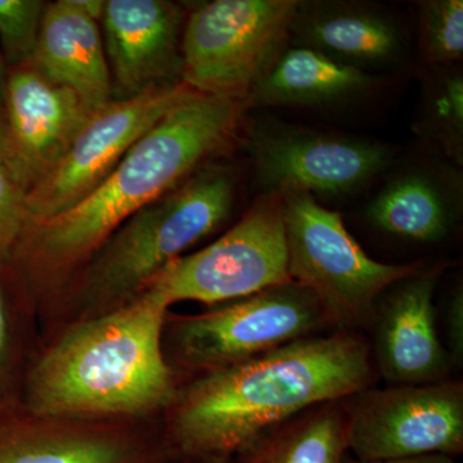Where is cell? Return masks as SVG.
<instances>
[{"label":"cell","instance_id":"6da1fadb","mask_svg":"<svg viewBox=\"0 0 463 463\" xmlns=\"http://www.w3.org/2000/svg\"><path fill=\"white\" fill-rule=\"evenodd\" d=\"M371 381L364 337L340 331L292 341L192 383L174 402L173 446L190 459L231 458L270 429L353 397Z\"/></svg>","mask_w":463,"mask_h":463},{"label":"cell","instance_id":"7a4b0ae2","mask_svg":"<svg viewBox=\"0 0 463 463\" xmlns=\"http://www.w3.org/2000/svg\"><path fill=\"white\" fill-rule=\"evenodd\" d=\"M246 109L245 100L194 91L155 124L84 199L60 214L27 223L11 260L18 259L33 272L53 276L88 263L130 216L230 147L242 129Z\"/></svg>","mask_w":463,"mask_h":463},{"label":"cell","instance_id":"3957f363","mask_svg":"<svg viewBox=\"0 0 463 463\" xmlns=\"http://www.w3.org/2000/svg\"><path fill=\"white\" fill-rule=\"evenodd\" d=\"M167 309L146 289L70 328L30 374L32 412L51 419L138 416L174 404L178 394L163 352Z\"/></svg>","mask_w":463,"mask_h":463},{"label":"cell","instance_id":"277c9868","mask_svg":"<svg viewBox=\"0 0 463 463\" xmlns=\"http://www.w3.org/2000/svg\"><path fill=\"white\" fill-rule=\"evenodd\" d=\"M236 179L224 166H203L187 181L121 224L88 261L83 295L90 303L123 306L228 215ZM114 307V309H115Z\"/></svg>","mask_w":463,"mask_h":463},{"label":"cell","instance_id":"5b68a950","mask_svg":"<svg viewBox=\"0 0 463 463\" xmlns=\"http://www.w3.org/2000/svg\"><path fill=\"white\" fill-rule=\"evenodd\" d=\"M282 194L288 276L315 295L328 325L364 327L373 321L381 297L423 270L421 263L385 264L362 250L339 213L306 192Z\"/></svg>","mask_w":463,"mask_h":463},{"label":"cell","instance_id":"8992f818","mask_svg":"<svg viewBox=\"0 0 463 463\" xmlns=\"http://www.w3.org/2000/svg\"><path fill=\"white\" fill-rule=\"evenodd\" d=\"M297 0H214L182 32L181 80L207 96L245 100L288 45Z\"/></svg>","mask_w":463,"mask_h":463},{"label":"cell","instance_id":"52a82bcc","mask_svg":"<svg viewBox=\"0 0 463 463\" xmlns=\"http://www.w3.org/2000/svg\"><path fill=\"white\" fill-rule=\"evenodd\" d=\"M289 281L282 194H260L239 223L167 264L146 289L169 307L187 300L221 306Z\"/></svg>","mask_w":463,"mask_h":463},{"label":"cell","instance_id":"ba28073f","mask_svg":"<svg viewBox=\"0 0 463 463\" xmlns=\"http://www.w3.org/2000/svg\"><path fill=\"white\" fill-rule=\"evenodd\" d=\"M346 401V446L354 458H455L463 452V385L458 381L367 388Z\"/></svg>","mask_w":463,"mask_h":463},{"label":"cell","instance_id":"9c48e42d","mask_svg":"<svg viewBox=\"0 0 463 463\" xmlns=\"http://www.w3.org/2000/svg\"><path fill=\"white\" fill-rule=\"evenodd\" d=\"M326 325L315 295L289 281L179 319L173 336L185 364L210 373L315 336Z\"/></svg>","mask_w":463,"mask_h":463},{"label":"cell","instance_id":"30bf717a","mask_svg":"<svg viewBox=\"0 0 463 463\" xmlns=\"http://www.w3.org/2000/svg\"><path fill=\"white\" fill-rule=\"evenodd\" d=\"M194 91L183 81L160 85L129 99H114L94 112L57 165L27 192V223L60 214L84 199Z\"/></svg>","mask_w":463,"mask_h":463},{"label":"cell","instance_id":"8fae6325","mask_svg":"<svg viewBox=\"0 0 463 463\" xmlns=\"http://www.w3.org/2000/svg\"><path fill=\"white\" fill-rule=\"evenodd\" d=\"M261 194L340 196L364 187L392 164L383 143L261 121L250 136Z\"/></svg>","mask_w":463,"mask_h":463},{"label":"cell","instance_id":"7c38bea8","mask_svg":"<svg viewBox=\"0 0 463 463\" xmlns=\"http://www.w3.org/2000/svg\"><path fill=\"white\" fill-rule=\"evenodd\" d=\"M93 114L75 91L43 74L32 60L8 67L3 115L14 169L29 190L57 165Z\"/></svg>","mask_w":463,"mask_h":463},{"label":"cell","instance_id":"4fadbf2b","mask_svg":"<svg viewBox=\"0 0 463 463\" xmlns=\"http://www.w3.org/2000/svg\"><path fill=\"white\" fill-rule=\"evenodd\" d=\"M182 23L181 5L166 0L106 2L100 32L118 99L182 81Z\"/></svg>","mask_w":463,"mask_h":463},{"label":"cell","instance_id":"5bb4252c","mask_svg":"<svg viewBox=\"0 0 463 463\" xmlns=\"http://www.w3.org/2000/svg\"><path fill=\"white\" fill-rule=\"evenodd\" d=\"M443 268L435 265L386 291L374 313V358L390 385L446 381L452 370L439 339L434 295Z\"/></svg>","mask_w":463,"mask_h":463},{"label":"cell","instance_id":"9a60e30c","mask_svg":"<svg viewBox=\"0 0 463 463\" xmlns=\"http://www.w3.org/2000/svg\"><path fill=\"white\" fill-rule=\"evenodd\" d=\"M289 38L365 72L395 65L404 52L403 35L392 17L349 3H298Z\"/></svg>","mask_w":463,"mask_h":463},{"label":"cell","instance_id":"2e32d148","mask_svg":"<svg viewBox=\"0 0 463 463\" xmlns=\"http://www.w3.org/2000/svg\"><path fill=\"white\" fill-rule=\"evenodd\" d=\"M32 62L75 91L90 111L114 99L99 23L79 11L72 0L48 3Z\"/></svg>","mask_w":463,"mask_h":463},{"label":"cell","instance_id":"e0dca14e","mask_svg":"<svg viewBox=\"0 0 463 463\" xmlns=\"http://www.w3.org/2000/svg\"><path fill=\"white\" fill-rule=\"evenodd\" d=\"M373 72L344 65L310 48L288 45L250 94L249 108H327L370 93Z\"/></svg>","mask_w":463,"mask_h":463},{"label":"cell","instance_id":"ac0fdd59","mask_svg":"<svg viewBox=\"0 0 463 463\" xmlns=\"http://www.w3.org/2000/svg\"><path fill=\"white\" fill-rule=\"evenodd\" d=\"M139 439L99 429L0 421V463H160Z\"/></svg>","mask_w":463,"mask_h":463},{"label":"cell","instance_id":"d6986e66","mask_svg":"<svg viewBox=\"0 0 463 463\" xmlns=\"http://www.w3.org/2000/svg\"><path fill=\"white\" fill-rule=\"evenodd\" d=\"M456 192L428 170L402 172L390 179L367 207L377 230L414 242L446 240L458 219Z\"/></svg>","mask_w":463,"mask_h":463},{"label":"cell","instance_id":"ffe728a7","mask_svg":"<svg viewBox=\"0 0 463 463\" xmlns=\"http://www.w3.org/2000/svg\"><path fill=\"white\" fill-rule=\"evenodd\" d=\"M345 417L337 402L270 429L237 453L236 463H343Z\"/></svg>","mask_w":463,"mask_h":463},{"label":"cell","instance_id":"44dd1931","mask_svg":"<svg viewBox=\"0 0 463 463\" xmlns=\"http://www.w3.org/2000/svg\"><path fill=\"white\" fill-rule=\"evenodd\" d=\"M422 129L448 157L462 160L463 78L452 71L439 76L428 90Z\"/></svg>","mask_w":463,"mask_h":463},{"label":"cell","instance_id":"7402d4cb","mask_svg":"<svg viewBox=\"0 0 463 463\" xmlns=\"http://www.w3.org/2000/svg\"><path fill=\"white\" fill-rule=\"evenodd\" d=\"M420 50L426 62L449 65L463 56L462 0L420 3Z\"/></svg>","mask_w":463,"mask_h":463},{"label":"cell","instance_id":"603a6c76","mask_svg":"<svg viewBox=\"0 0 463 463\" xmlns=\"http://www.w3.org/2000/svg\"><path fill=\"white\" fill-rule=\"evenodd\" d=\"M48 3L0 0V53L7 67L32 60Z\"/></svg>","mask_w":463,"mask_h":463},{"label":"cell","instance_id":"cb8c5ba5","mask_svg":"<svg viewBox=\"0 0 463 463\" xmlns=\"http://www.w3.org/2000/svg\"><path fill=\"white\" fill-rule=\"evenodd\" d=\"M25 182L7 163H0V267H7L27 223Z\"/></svg>","mask_w":463,"mask_h":463},{"label":"cell","instance_id":"d4e9b609","mask_svg":"<svg viewBox=\"0 0 463 463\" xmlns=\"http://www.w3.org/2000/svg\"><path fill=\"white\" fill-rule=\"evenodd\" d=\"M446 331L448 345L446 346L452 367L463 364V289L457 286L452 297L448 301L446 313Z\"/></svg>","mask_w":463,"mask_h":463},{"label":"cell","instance_id":"484cf974","mask_svg":"<svg viewBox=\"0 0 463 463\" xmlns=\"http://www.w3.org/2000/svg\"><path fill=\"white\" fill-rule=\"evenodd\" d=\"M9 327L7 307H5V294H3L2 286H0V373H2L3 368H5V361H7Z\"/></svg>","mask_w":463,"mask_h":463},{"label":"cell","instance_id":"4316f807","mask_svg":"<svg viewBox=\"0 0 463 463\" xmlns=\"http://www.w3.org/2000/svg\"><path fill=\"white\" fill-rule=\"evenodd\" d=\"M343 463H457L453 457L449 456H425L416 457V458L403 459H381V461H364V459L354 458V457L346 456Z\"/></svg>","mask_w":463,"mask_h":463},{"label":"cell","instance_id":"83f0119b","mask_svg":"<svg viewBox=\"0 0 463 463\" xmlns=\"http://www.w3.org/2000/svg\"><path fill=\"white\" fill-rule=\"evenodd\" d=\"M0 163H7L14 169V148H12L7 121L3 112H0Z\"/></svg>","mask_w":463,"mask_h":463},{"label":"cell","instance_id":"f1b7e54d","mask_svg":"<svg viewBox=\"0 0 463 463\" xmlns=\"http://www.w3.org/2000/svg\"><path fill=\"white\" fill-rule=\"evenodd\" d=\"M72 3L79 11L93 18L97 23H100L103 11H105V0H72Z\"/></svg>","mask_w":463,"mask_h":463},{"label":"cell","instance_id":"f546056e","mask_svg":"<svg viewBox=\"0 0 463 463\" xmlns=\"http://www.w3.org/2000/svg\"><path fill=\"white\" fill-rule=\"evenodd\" d=\"M8 67L3 60L0 53V112H3V105H5V81H7Z\"/></svg>","mask_w":463,"mask_h":463},{"label":"cell","instance_id":"4dcf8cb0","mask_svg":"<svg viewBox=\"0 0 463 463\" xmlns=\"http://www.w3.org/2000/svg\"><path fill=\"white\" fill-rule=\"evenodd\" d=\"M192 463H231V458H224V457H210V458L192 459Z\"/></svg>","mask_w":463,"mask_h":463}]
</instances>
